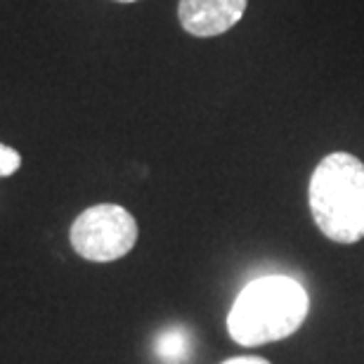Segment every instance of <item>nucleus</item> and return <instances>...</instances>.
<instances>
[{"label":"nucleus","instance_id":"obj_1","mask_svg":"<svg viewBox=\"0 0 364 364\" xmlns=\"http://www.w3.org/2000/svg\"><path fill=\"white\" fill-rule=\"evenodd\" d=\"M310 312V296L294 277L265 274L239 291L228 315V333L239 346H265L301 329Z\"/></svg>","mask_w":364,"mask_h":364},{"label":"nucleus","instance_id":"obj_2","mask_svg":"<svg viewBox=\"0 0 364 364\" xmlns=\"http://www.w3.org/2000/svg\"><path fill=\"white\" fill-rule=\"evenodd\" d=\"M310 213L319 232L336 244L364 239V164L348 151L326 154L308 185Z\"/></svg>","mask_w":364,"mask_h":364},{"label":"nucleus","instance_id":"obj_3","mask_svg":"<svg viewBox=\"0 0 364 364\" xmlns=\"http://www.w3.org/2000/svg\"><path fill=\"white\" fill-rule=\"evenodd\" d=\"M69 237L81 258L92 263H112L133 251L137 244V223L123 206L97 203L76 218Z\"/></svg>","mask_w":364,"mask_h":364},{"label":"nucleus","instance_id":"obj_4","mask_svg":"<svg viewBox=\"0 0 364 364\" xmlns=\"http://www.w3.org/2000/svg\"><path fill=\"white\" fill-rule=\"evenodd\" d=\"M249 0H180L178 19L196 38H215L244 17Z\"/></svg>","mask_w":364,"mask_h":364},{"label":"nucleus","instance_id":"obj_5","mask_svg":"<svg viewBox=\"0 0 364 364\" xmlns=\"http://www.w3.org/2000/svg\"><path fill=\"white\" fill-rule=\"evenodd\" d=\"M194 338L187 326H168L154 338V358L161 364H187L192 358Z\"/></svg>","mask_w":364,"mask_h":364},{"label":"nucleus","instance_id":"obj_6","mask_svg":"<svg viewBox=\"0 0 364 364\" xmlns=\"http://www.w3.org/2000/svg\"><path fill=\"white\" fill-rule=\"evenodd\" d=\"M21 166V156L19 151H14L7 144H0V178H7L12 173H17Z\"/></svg>","mask_w":364,"mask_h":364},{"label":"nucleus","instance_id":"obj_7","mask_svg":"<svg viewBox=\"0 0 364 364\" xmlns=\"http://www.w3.org/2000/svg\"><path fill=\"white\" fill-rule=\"evenodd\" d=\"M223 364H270L263 358H232V360H225Z\"/></svg>","mask_w":364,"mask_h":364},{"label":"nucleus","instance_id":"obj_8","mask_svg":"<svg viewBox=\"0 0 364 364\" xmlns=\"http://www.w3.org/2000/svg\"><path fill=\"white\" fill-rule=\"evenodd\" d=\"M116 3H135V0H116Z\"/></svg>","mask_w":364,"mask_h":364}]
</instances>
